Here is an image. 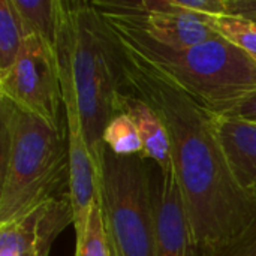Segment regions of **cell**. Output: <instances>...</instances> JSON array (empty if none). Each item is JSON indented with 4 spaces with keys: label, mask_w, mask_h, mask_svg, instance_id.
<instances>
[{
    "label": "cell",
    "mask_w": 256,
    "mask_h": 256,
    "mask_svg": "<svg viewBox=\"0 0 256 256\" xmlns=\"http://www.w3.org/2000/svg\"><path fill=\"white\" fill-rule=\"evenodd\" d=\"M105 147L117 156H144V146L135 123L124 112H116L104 132Z\"/></svg>",
    "instance_id": "cell-14"
},
{
    "label": "cell",
    "mask_w": 256,
    "mask_h": 256,
    "mask_svg": "<svg viewBox=\"0 0 256 256\" xmlns=\"http://www.w3.org/2000/svg\"><path fill=\"white\" fill-rule=\"evenodd\" d=\"M75 256H112L99 198L92 206L84 232L76 238Z\"/></svg>",
    "instance_id": "cell-16"
},
{
    "label": "cell",
    "mask_w": 256,
    "mask_h": 256,
    "mask_svg": "<svg viewBox=\"0 0 256 256\" xmlns=\"http://www.w3.org/2000/svg\"><path fill=\"white\" fill-rule=\"evenodd\" d=\"M57 56L70 75L88 150L100 178L104 132L123 90L120 46L92 2L62 0Z\"/></svg>",
    "instance_id": "cell-2"
},
{
    "label": "cell",
    "mask_w": 256,
    "mask_h": 256,
    "mask_svg": "<svg viewBox=\"0 0 256 256\" xmlns=\"http://www.w3.org/2000/svg\"><path fill=\"white\" fill-rule=\"evenodd\" d=\"M117 42L123 87L148 102L168 129L172 166L196 246L201 252H213L230 244L256 225V200L232 174L214 116Z\"/></svg>",
    "instance_id": "cell-1"
},
{
    "label": "cell",
    "mask_w": 256,
    "mask_h": 256,
    "mask_svg": "<svg viewBox=\"0 0 256 256\" xmlns=\"http://www.w3.org/2000/svg\"><path fill=\"white\" fill-rule=\"evenodd\" d=\"M108 26L122 45L213 116H222L256 92V60L219 34L190 48L172 50L130 30Z\"/></svg>",
    "instance_id": "cell-4"
},
{
    "label": "cell",
    "mask_w": 256,
    "mask_h": 256,
    "mask_svg": "<svg viewBox=\"0 0 256 256\" xmlns=\"http://www.w3.org/2000/svg\"><path fill=\"white\" fill-rule=\"evenodd\" d=\"M63 104L66 116L68 148H69V188L68 194L74 212V230L78 238L86 228L92 206L99 198V176L87 146L76 94L70 75L60 66Z\"/></svg>",
    "instance_id": "cell-7"
},
{
    "label": "cell",
    "mask_w": 256,
    "mask_h": 256,
    "mask_svg": "<svg viewBox=\"0 0 256 256\" xmlns=\"http://www.w3.org/2000/svg\"><path fill=\"white\" fill-rule=\"evenodd\" d=\"M201 256H256V225L230 244L213 252H201Z\"/></svg>",
    "instance_id": "cell-17"
},
{
    "label": "cell",
    "mask_w": 256,
    "mask_h": 256,
    "mask_svg": "<svg viewBox=\"0 0 256 256\" xmlns=\"http://www.w3.org/2000/svg\"><path fill=\"white\" fill-rule=\"evenodd\" d=\"M26 38L33 34L57 48L62 0H12Z\"/></svg>",
    "instance_id": "cell-12"
},
{
    "label": "cell",
    "mask_w": 256,
    "mask_h": 256,
    "mask_svg": "<svg viewBox=\"0 0 256 256\" xmlns=\"http://www.w3.org/2000/svg\"><path fill=\"white\" fill-rule=\"evenodd\" d=\"M214 126L237 183L256 200V124L214 116Z\"/></svg>",
    "instance_id": "cell-11"
},
{
    "label": "cell",
    "mask_w": 256,
    "mask_h": 256,
    "mask_svg": "<svg viewBox=\"0 0 256 256\" xmlns=\"http://www.w3.org/2000/svg\"><path fill=\"white\" fill-rule=\"evenodd\" d=\"M213 32L256 60V22L242 15L207 16Z\"/></svg>",
    "instance_id": "cell-15"
},
{
    "label": "cell",
    "mask_w": 256,
    "mask_h": 256,
    "mask_svg": "<svg viewBox=\"0 0 256 256\" xmlns=\"http://www.w3.org/2000/svg\"><path fill=\"white\" fill-rule=\"evenodd\" d=\"M69 188L68 132L0 96V225Z\"/></svg>",
    "instance_id": "cell-3"
},
{
    "label": "cell",
    "mask_w": 256,
    "mask_h": 256,
    "mask_svg": "<svg viewBox=\"0 0 256 256\" xmlns=\"http://www.w3.org/2000/svg\"><path fill=\"white\" fill-rule=\"evenodd\" d=\"M74 226L69 194L56 196L24 218L0 225V256H50L57 237Z\"/></svg>",
    "instance_id": "cell-8"
},
{
    "label": "cell",
    "mask_w": 256,
    "mask_h": 256,
    "mask_svg": "<svg viewBox=\"0 0 256 256\" xmlns=\"http://www.w3.org/2000/svg\"><path fill=\"white\" fill-rule=\"evenodd\" d=\"M26 33L12 0H0V76L15 63Z\"/></svg>",
    "instance_id": "cell-13"
},
{
    "label": "cell",
    "mask_w": 256,
    "mask_h": 256,
    "mask_svg": "<svg viewBox=\"0 0 256 256\" xmlns=\"http://www.w3.org/2000/svg\"><path fill=\"white\" fill-rule=\"evenodd\" d=\"M116 112H124L135 123L144 146V156L166 172L172 168V146L168 129L154 108L123 87L116 102Z\"/></svg>",
    "instance_id": "cell-10"
},
{
    "label": "cell",
    "mask_w": 256,
    "mask_h": 256,
    "mask_svg": "<svg viewBox=\"0 0 256 256\" xmlns=\"http://www.w3.org/2000/svg\"><path fill=\"white\" fill-rule=\"evenodd\" d=\"M99 200L112 256H156V204L147 158L105 150Z\"/></svg>",
    "instance_id": "cell-5"
},
{
    "label": "cell",
    "mask_w": 256,
    "mask_h": 256,
    "mask_svg": "<svg viewBox=\"0 0 256 256\" xmlns=\"http://www.w3.org/2000/svg\"><path fill=\"white\" fill-rule=\"evenodd\" d=\"M220 117L236 118V120H242V122L256 124V92L250 93L249 96H246L244 99H242L236 105H232Z\"/></svg>",
    "instance_id": "cell-18"
},
{
    "label": "cell",
    "mask_w": 256,
    "mask_h": 256,
    "mask_svg": "<svg viewBox=\"0 0 256 256\" xmlns=\"http://www.w3.org/2000/svg\"><path fill=\"white\" fill-rule=\"evenodd\" d=\"M154 204L156 256H201L174 166L160 172V180L154 186Z\"/></svg>",
    "instance_id": "cell-9"
},
{
    "label": "cell",
    "mask_w": 256,
    "mask_h": 256,
    "mask_svg": "<svg viewBox=\"0 0 256 256\" xmlns=\"http://www.w3.org/2000/svg\"><path fill=\"white\" fill-rule=\"evenodd\" d=\"M228 15H242L256 22V0H228Z\"/></svg>",
    "instance_id": "cell-19"
},
{
    "label": "cell",
    "mask_w": 256,
    "mask_h": 256,
    "mask_svg": "<svg viewBox=\"0 0 256 256\" xmlns=\"http://www.w3.org/2000/svg\"><path fill=\"white\" fill-rule=\"evenodd\" d=\"M0 96L66 130L57 48L38 36H27L14 66L0 76Z\"/></svg>",
    "instance_id": "cell-6"
}]
</instances>
